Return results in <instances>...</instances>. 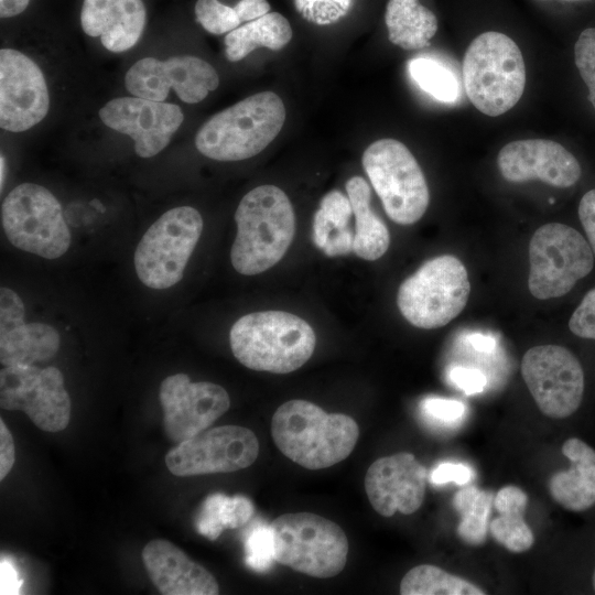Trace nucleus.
Instances as JSON below:
<instances>
[{"label": "nucleus", "mask_w": 595, "mask_h": 595, "mask_svg": "<svg viewBox=\"0 0 595 595\" xmlns=\"http://www.w3.org/2000/svg\"><path fill=\"white\" fill-rule=\"evenodd\" d=\"M30 0H0L1 18H11L22 13L29 6Z\"/></svg>", "instance_id": "de8ad7c7"}, {"label": "nucleus", "mask_w": 595, "mask_h": 595, "mask_svg": "<svg viewBox=\"0 0 595 595\" xmlns=\"http://www.w3.org/2000/svg\"><path fill=\"white\" fill-rule=\"evenodd\" d=\"M292 34L290 22L282 14L269 12L227 33L225 56L229 62H238L260 46L277 51L291 41Z\"/></svg>", "instance_id": "c85d7f7f"}, {"label": "nucleus", "mask_w": 595, "mask_h": 595, "mask_svg": "<svg viewBox=\"0 0 595 595\" xmlns=\"http://www.w3.org/2000/svg\"><path fill=\"white\" fill-rule=\"evenodd\" d=\"M229 342L234 356L247 368L289 374L311 358L316 336L298 315L262 311L238 318L231 326Z\"/></svg>", "instance_id": "7ed1b4c3"}, {"label": "nucleus", "mask_w": 595, "mask_h": 595, "mask_svg": "<svg viewBox=\"0 0 595 595\" xmlns=\"http://www.w3.org/2000/svg\"><path fill=\"white\" fill-rule=\"evenodd\" d=\"M361 162L392 221L412 225L422 218L430 202L429 187L405 144L391 138L379 139L365 150Z\"/></svg>", "instance_id": "6e6552de"}, {"label": "nucleus", "mask_w": 595, "mask_h": 595, "mask_svg": "<svg viewBox=\"0 0 595 595\" xmlns=\"http://www.w3.org/2000/svg\"><path fill=\"white\" fill-rule=\"evenodd\" d=\"M60 348L58 332L45 323H25L24 304L17 292L0 290V361L26 366L52 358Z\"/></svg>", "instance_id": "412c9836"}, {"label": "nucleus", "mask_w": 595, "mask_h": 595, "mask_svg": "<svg viewBox=\"0 0 595 595\" xmlns=\"http://www.w3.org/2000/svg\"><path fill=\"white\" fill-rule=\"evenodd\" d=\"M285 107L273 91H262L217 112L197 131L196 149L216 161H241L257 155L279 134Z\"/></svg>", "instance_id": "20e7f679"}, {"label": "nucleus", "mask_w": 595, "mask_h": 595, "mask_svg": "<svg viewBox=\"0 0 595 595\" xmlns=\"http://www.w3.org/2000/svg\"><path fill=\"white\" fill-rule=\"evenodd\" d=\"M2 227L17 248L57 259L69 248L71 231L57 198L44 186L22 183L3 199Z\"/></svg>", "instance_id": "1a4fd4ad"}, {"label": "nucleus", "mask_w": 595, "mask_h": 595, "mask_svg": "<svg viewBox=\"0 0 595 595\" xmlns=\"http://www.w3.org/2000/svg\"><path fill=\"white\" fill-rule=\"evenodd\" d=\"M569 328L578 337L595 339V288L584 295L573 312Z\"/></svg>", "instance_id": "58836bf2"}, {"label": "nucleus", "mask_w": 595, "mask_h": 595, "mask_svg": "<svg viewBox=\"0 0 595 595\" xmlns=\"http://www.w3.org/2000/svg\"><path fill=\"white\" fill-rule=\"evenodd\" d=\"M271 435L284 456L315 470L347 458L358 441L359 426L349 415L327 413L315 403L294 399L275 410Z\"/></svg>", "instance_id": "f257e3e1"}, {"label": "nucleus", "mask_w": 595, "mask_h": 595, "mask_svg": "<svg viewBox=\"0 0 595 595\" xmlns=\"http://www.w3.org/2000/svg\"><path fill=\"white\" fill-rule=\"evenodd\" d=\"M99 118L110 129L129 136L141 158L154 156L166 148L184 120L177 105L136 96L108 101Z\"/></svg>", "instance_id": "a211bd4d"}, {"label": "nucleus", "mask_w": 595, "mask_h": 595, "mask_svg": "<svg viewBox=\"0 0 595 595\" xmlns=\"http://www.w3.org/2000/svg\"><path fill=\"white\" fill-rule=\"evenodd\" d=\"M402 595H484L472 582L432 564H420L405 573L400 583Z\"/></svg>", "instance_id": "473e14b6"}, {"label": "nucleus", "mask_w": 595, "mask_h": 595, "mask_svg": "<svg viewBox=\"0 0 595 595\" xmlns=\"http://www.w3.org/2000/svg\"><path fill=\"white\" fill-rule=\"evenodd\" d=\"M562 454L571 466L550 477L549 493L563 508L585 511L595 505V450L584 441L571 437L563 443Z\"/></svg>", "instance_id": "b1692460"}, {"label": "nucleus", "mask_w": 595, "mask_h": 595, "mask_svg": "<svg viewBox=\"0 0 595 595\" xmlns=\"http://www.w3.org/2000/svg\"><path fill=\"white\" fill-rule=\"evenodd\" d=\"M592 584H593V588L595 591V570H594L593 576H592Z\"/></svg>", "instance_id": "8fccbe9b"}, {"label": "nucleus", "mask_w": 595, "mask_h": 595, "mask_svg": "<svg viewBox=\"0 0 595 595\" xmlns=\"http://www.w3.org/2000/svg\"><path fill=\"white\" fill-rule=\"evenodd\" d=\"M144 567L154 586L164 595H216V578L167 540L154 539L142 550Z\"/></svg>", "instance_id": "4be33fe9"}, {"label": "nucleus", "mask_w": 595, "mask_h": 595, "mask_svg": "<svg viewBox=\"0 0 595 595\" xmlns=\"http://www.w3.org/2000/svg\"><path fill=\"white\" fill-rule=\"evenodd\" d=\"M252 502L244 496L214 494L204 501L196 519L198 533L215 540L226 528H239L252 516Z\"/></svg>", "instance_id": "2f4dec72"}, {"label": "nucleus", "mask_w": 595, "mask_h": 595, "mask_svg": "<svg viewBox=\"0 0 595 595\" xmlns=\"http://www.w3.org/2000/svg\"><path fill=\"white\" fill-rule=\"evenodd\" d=\"M48 108V89L39 65L20 51L1 48L0 127L25 131L42 121Z\"/></svg>", "instance_id": "f3484780"}, {"label": "nucleus", "mask_w": 595, "mask_h": 595, "mask_svg": "<svg viewBox=\"0 0 595 595\" xmlns=\"http://www.w3.org/2000/svg\"><path fill=\"white\" fill-rule=\"evenodd\" d=\"M578 217L595 255V188L586 192L581 198Z\"/></svg>", "instance_id": "79ce46f5"}, {"label": "nucleus", "mask_w": 595, "mask_h": 595, "mask_svg": "<svg viewBox=\"0 0 595 595\" xmlns=\"http://www.w3.org/2000/svg\"><path fill=\"white\" fill-rule=\"evenodd\" d=\"M469 293L463 262L455 256L442 255L425 261L400 284L397 305L411 325L434 329L459 315Z\"/></svg>", "instance_id": "0eeeda50"}, {"label": "nucleus", "mask_w": 595, "mask_h": 595, "mask_svg": "<svg viewBox=\"0 0 595 595\" xmlns=\"http://www.w3.org/2000/svg\"><path fill=\"white\" fill-rule=\"evenodd\" d=\"M448 379L467 396L482 392L487 382L484 372L479 369L462 366L452 368Z\"/></svg>", "instance_id": "ea45409f"}, {"label": "nucleus", "mask_w": 595, "mask_h": 595, "mask_svg": "<svg viewBox=\"0 0 595 595\" xmlns=\"http://www.w3.org/2000/svg\"><path fill=\"white\" fill-rule=\"evenodd\" d=\"M145 18L142 0H84L80 24L87 35L99 37L105 48L121 53L138 43Z\"/></svg>", "instance_id": "5701e85b"}, {"label": "nucleus", "mask_w": 595, "mask_h": 595, "mask_svg": "<svg viewBox=\"0 0 595 595\" xmlns=\"http://www.w3.org/2000/svg\"><path fill=\"white\" fill-rule=\"evenodd\" d=\"M237 234L230 259L245 275L261 273L279 262L295 234V215L286 194L274 185L248 192L236 213Z\"/></svg>", "instance_id": "f03ea898"}, {"label": "nucleus", "mask_w": 595, "mask_h": 595, "mask_svg": "<svg viewBox=\"0 0 595 595\" xmlns=\"http://www.w3.org/2000/svg\"><path fill=\"white\" fill-rule=\"evenodd\" d=\"M22 586V580L15 566L7 558H1L0 564V593L19 594Z\"/></svg>", "instance_id": "c03bdc74"}, {"label": "nucleus", "mask_w": 595, "mask_h": 595, "mask_svg": "<svg viewBox=\"0 0 595 595\" xmlns=\"http://www.w3.org/2000/svg\"><path fill=\"white\" fill-rule=\"evenodd\" d=\"M574 61L595 109V28L585 29L580 34L574 45Z\"/></svg>", "instance_id": "e433bc0d"}, {"label": "nucleus", "mask_w": 595, "mask_h": 595, "mask_svg": "<svg viewBox=\"0 0 595 595\" xmlns=\"http://www.w3.org/2000/svg\"><path fill=\"white\" fill-rule=\"evenodd\" d=\"M125 85L136 97L164 101L173 89L182 101L196 104L218 87L219 78L209 63L196 56H172L165 61L144 57L128 69Z\"/></svg>", "instance_id": "2eb2a0df"}, {"label": "nucleus", "mask_w": 595, "mask_h": 595, "mask_svg": "<svg viewBox=\"0 0 595 595\" xmlns=\"http://www.w3.org/2000/svg\"><path fill=\"white\" fill-rule=\"evenodd\" d=\"M203 230V218L191 206L174 207L154 221L134 251L140 281L151 289H167L182 278Z\"/></svg>", "instance_id": "9d476101"}, {"label": "nucleus", "mask_w": 595, "mask_h": 595, "mask_svg": "<svg viewBox=\"0 0 595 595\" xmlns=\"http://www.w3.org/2000/svg\"><path fill=\"white\" fill-rule=\"evenodd\" d=\"M160 401L164 433L177 443L206 430L230 405L229 396L221 386L192 382L185 374L169 376L161 382Z\"/></svg>", "instance_id": "dca6fc26"}, {"label": "nucleus", "mask_w": 595, "mask_h": 595, "mask_svg": "<svg viewBox=\"0 0 595 595\" xmlns=\"http://www.w3.org/2000/svg\"><path fill=\"white\" fill-rule=\"evenodd\" d=\"M407 68L418 87L439 102L454 105L463 95V77L447 60L422 54L411 58Z\"/></svg>", "instance_id": "c756f323"}, {"label": "nucleus", "mask_w": 595, "mask_h": 595, "mask_svg": "<svg viewBox=\"0 0 595 595\" xmlns=\"http://www.w3.org/2000/svg\"><path fill=\"white\" fill-rule=\"evenodd\" d=\"M346 192L355 216L353 252L364 260L375 261L389 248V230L371 208V191L364 177H350Z\"/></svg>", "instance_id": "393cba45"}, {"label": "nucleus", "mask_w": 595, "mask_h": 595, "mask_svg": "<svg viewBox=\"0 0 595 595\" xmlns=\"http://www.w3.org/2000/svg\"><path fill=\"white\" fill-rule=\"evenodd\" d=\"M528 496L519 487L507 485L494 497V507L498 517L489 522L493 538L513 553L528 551L534 542V536L524 520Z\"/></svg>", "instance_id": "bb28decb"}, {"label": "nucleus", "mask_w": 595, "mask_h": 595, "mask_svg": "<svg viewBox=\"0 0 595 595\" xmlns=\"http://www.w3.org/2000/svg\"><path fill=\"white\" fill-rule=\"evenodd\" d=\"M467 343L477 351L491 353L496 347V340L491 335L470 333L466 335Z\"/></svg>", "instance_id": "49530a36"}, {"label": "nucleus", "mask_w": 595, "mask_h": 595, "mask_svg": "<svg viewBox=\"0 0 595 595\" xmlns=\"http://www.w3.org/2000/svg\"><path fill=\"white\" fill-rule=\"evenodd\" d=\"M259 454L256 434L244 426L221 425L180 442L165 455L175 476L231 473L250 466Z\"/></svg>", "instance_id": "4468645a"}, {"label": "nucleus", "mask_w": 595, "mask_h": 595, "mask_svg": "<svg viewBox=\"0 0 595 595\" xmlns=\"http://www.w3.org/2000/svg\"><path fill=\"white\" fill-rule=\"evenodd\" d=\"M428 470L409 452L376 459L367 469L365 490L374 510L382 517L415 512L424 500Z\"/></svg>", "instance_id": "6ab92c4d"}, {"label": "nucleus", "mask_w": 595, "mask_h": 595, "mask_svg": "<svg viewBox=\"0 0 595 595\" xmlns=\"http://www.w3.org/2000/svg\"><path fill=\"white\" fill-rule=\"evenodd\" d=\"M528 252V289L539 300L565 295L594 266L586 239L576 229L560 223L538 228Z\"/></svg>", "instance_id": "9b49d317"}, {"label": "nucleus", "mask_w": 595, "mask_h": 595, "mask_svg": "<svg viewBox=\"0 0 595 595\" xmlns=\"http://www.w3.org/2000/svg\"><path fill=\"white\" fill-rule=\"evenodd\" d=\"M14 464V443L13 437L4 424L0 420V479L2 480L11 470Z\"/></svg>", "instance_id": "37998d69"}, {"label": "nucleus", "mask_w": 595, "mask_h": 595, "mask_svg": "<svg viewBox=\"0 0 595 595\" xmlns=\"http://www.w3.org/2000/svg\"><path fill=\"white\" fill-rule=\"evenodd\" d=\"M462 77L474 107L486 116L498 117L513 108L524 91L522 53L504 33H482L465 52Z\"/></svg>", "instance_id": "39448f33"}, {"label": "nucleus", "mask_w": 595, "mask_h": 595, "mask_svg": "<svg viewBox=\"0 0 595 595\" xmlns=\"http://www.w3.org/2000/svg\"><path fill=\"white\" fill-rule=\"evenodd\" d=\"M195 14L198 23L215 35L229 33L241 23L235 9L218 0H197Z\"/></svg>", "instance_id": "72a5a7b5"}, {"label": "nucleus", "mask_w": 595, "mask_h": 595, "mask_svg": "<svg viewBox=\"0 0 595 595\" xmlns=\"http://www.w3.org/2000/svg\"><path fill=\"white\" fill-rule=\"evenodd\" d=\"M473 470L461 463H442L430 474V482L433 485H443L454 482L457 485H465L473 478Z\"/></svg>", "instance_id": "a19ab883"}, {"label": "nucleus", "mask_w": 595, "mask_h": 595, "mask_svg": "<svg viewBox=\"0 0 595 595\" xmlns=\"http://www.w3.org/2000/svg\"><path fill=\"white\" fill-rule=\"evenodd\" d=\"M234 9L241 22H250L269 13L270 4L267 0H240Z\"/></svg>", "instance_id": "a18cd8bd"}, {"label": "nucleus", "mask_w": 595, "mask_h": 595, "mask_svg": "<svg viewBox=\"0 0 595 595\" xmlns=\"http://www.w3.org/2000/svg\"><path fill=\"white\" fill-rule=\"evenodd\" d=\"M0 405L22 411L41 430L60 432L71 419V399L56 367L7 366L0 371Z\"/></svg>", "instance_id": "f8f14e48"}, {"label": "nucleus", "mask_w": 595, "mask_h": 595, "mask_svg": "<svg viewBox=\"0 0 595 595\" xmlns=\"http://www.w3.org/2000/svg\"><path fill=\"white\" fill-rule=\"evenodd\" d=\"M521 375L544 415L564 419L580 408L584 372L567 348L549 344L528 349L521 360Z\"/></svg>", "instance_id": "ddd939ff"}, {"label": "nucleus", "mask_w": 595, "mask_h": 595, "mask_svg": "<svg viewBox=\"0 0 595 595\" xmlns=\"http://www.w3.org/2000/svg\"><path fill=\"white\" fill-rule=\"evenodd\" d=\"M494 494L476 486H466L455 493L453 506L461 517L457 536L468 545H482L487 536L488 517Z\"/></svg>", "instance_id": "7c9ffc66"}, {"label": "nucleus", "mask_w": 595, "mask_h": 595, "mask_svg": "<svg viewBox=\"0 0 595 595\" xmlns=\"http://www.w3.org/2000/svg\"><path fill=\"white\" fill-rule=\"evenodd\" d=\"M385 22L389 41L409 51L428 46L437 31L435 14L419 0H389Z\"/></svg>", "instance_id": "cd10ccee"}, {"label": "nucleus", "mask_w": 595, "mask_h": 595, "mask_svg": "<svg viewBox=\"0 0 595 595\" xmlns=\"http://www.w3.org/2000/svg\"><path fill=\"white\" fill-rule=\"evenodd\" d=\"M353 208L348 196L339 191L324 195L313 219V240L327 257L353 251L355 232L350 228Z\"/></svg>", "instance_id": "a878e982"}, {"label": "nucleus", "mask_w": 595, "mask_h": 595, "mask_svg": "<svg viewBox=\"0 0 595 595\" xmlns=\"http://www.w3.org/2000/svg\"><path fill=\"white\" fill-rule=\"evenodd\" d=\"M274 560L317 578L339 574L347 562L348 540L334 521L312 512H290L271 524Z\"/></svg>", "instance_id": "423d86ee"}, {"label": "nucleus", "mask_w": 595, "mask_h": 595, "mask_svg": "<svg viewBox=\"0 0 595 595\" xmlns=\"http://www.w3.org/2000/svg\"><path fill=\"white\" fill-rule=\"evenodd\" d=\"M0 169H1V172H0V175H1L0 185H1V191H2L3 184H4V178H6V159H4L3 154H1V156H0Z\"/></svg>", "instance_id": "09e8293b"}, {"label": "nucleus", "mask_w": 595, "mask_h": 595, "mask_svg": "<svg viewBox=\"0 0 595 595\" xmlns=\"http://www.w3.org/2000/svg\"><path fill=\"white\" fill-rule=\"evenodd\" d=\"M421 410L433 422L455 425L464 418L466 407L458 400L431 396L422 400Z\"/></svg>", "instance_id": "4c0bfd02"}, {"label": "nucleus", "mask_w": 595, "mask_h": 595, "mask_svg": "<svg viewBox=\"0 0 595 595\" xmlns=\"http://www.w3.org/2000/svg\"><path fill=\"white\" fill-rule=\"evenodd\" d=\"M246 563L257 572L270 569L274 560V549L271 528L259 526L255 528L246 540Z\"/></svg>", "instance_id": "c9c22d12"}, {"label": "nucleus", "mask_w": 595, "mask_h": 595, "mask_svg": "<svg viewBox=\"0 0 595 595\" xmlns=\"http://www.w3.org/2000/svg\"><path fill=\"white\" fill-rule=\"evenodd\" d=\"M501 176L512 183L539 180L555 187H570L581 177L576 158L562 144L547 139L516 140L498 153Z\"/></svg>", "instance_id": "aec40b11"}, {"label": "nucleus", "mask_w": 595, "mask_h": 595, "mask_svg": "<svg viewBox=\"0 0 595 595\" xmlns=\"http://www.w3.org/2000/svg\"><path fill=\"white\" fill-rule=\"evenodd\" d=\"M300 15L310 23L328 25L346 17L355 0H293Z\"/></svg>", "instance_id": "f704fd0d"}]
</instances>
